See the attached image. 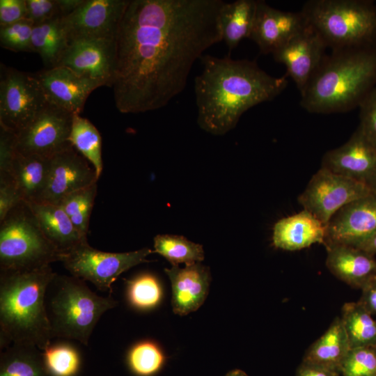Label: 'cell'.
<instances>
[{"label": "cell", "mask_w": 376, "mask_h": 376, "mask_svg": "<svg viewBox=\"0 0 376 376\" xmlns=\"http://www.w3.org/2000/svg\"><path fill=\"white\" fill-rule=\"evenodd\" d=\"M222 0H130L116 36L111 87L123 113L166 106L204 52L221 42Z\"/></svg>", "instance_id": "obj_1"}, {"label": "cell", "mask_w": 376, "mask_h": 376, "mask_svg": "<svg viewBox=\"0 0 376 376\" xmlns=\"http://www.w3.org/2000/svg\"><path fill=\"white\" fill-rule=\"evenodd\" d=\"M201 72L194 79L197 123L206 132L224 135L251 107L278 96L287 75L273 77L255 61L203 55Z\"/></svg>", "instance_id": "obj_2"}, {"label": "cell", "mask_w": 376, "mask_h": 376, "mask_svg": "<svg viewBox=\"0 0 376 376\" xmlns=\"http://www.w3.org/2000/svg\"><path fill=\"white\" fill-rule=\"evenodd\" d=\"M376 86V45L332 50L300 93V105L313 113L359 107Z\"/></svg>", "instance_id": "obj_3"}, {"label": "cell", "mask_w": 376, "mask_h": 376, "mask_svg": "<svg viewBox=\"0 0 376 376\" xmlns=\"http://www.w3.org/2000/svg\"><path fill=\"white\" fill-rule=\"evenodd\" d=\"M56 273L50 265L0 272V347L26 344L43 351L53 338L46 294Z\"/></svg>", "instance_id": "obj_4"}, {"label": "cell", "mask_w": 376, "mask_h": 376, "mask_svg": "<svg viewBox=\"0 0 376 376\" xmlns=\"http://www.w3.org/2000/svg\"><path fill=\"white\" fill-rule=\"evenodd\" d=\"M49 288L51 295L45 301L53 338L74 339L88 345L101 316L117 304L111 296L97 295L84 281L73 276L56 274Z\"/></svg>", "instance_id": "obj_5"}, {"label": "cell", "mask_w": 376, "mask_h": 376, "mask_svg": "<svg viewBox=\"0 0 376 376\" xmlns=\"http://www.w3.org/2000/svg\"><path fill=\"white\" fill-rule=\"evenodd\" d=\"M301 12L332 50L376 45V5L363 0H310Z\"/></svg>", "instance_id": "obj_6"}, {"label": "cell", "mask_w": 376, "mask_h": 376, "mask_svg": "<svg viewBox=\"0 0 376 376\" xmlns=\"http://www.w3.org/2000/svg\"><path fill=\"white\" fill-rule=\"evenodd\" d=\"M0 223L1 270H31L61 260L27 203L19 202Z\"/></svg>", "instance_id": "obj_7"}, {"label": "cell", "mask_w": 376, "mask_h": 376, "mask_svg": "<svg viewBox=\"0 0 376 376\" xmlns=\"http://www.w3.org/2000/svg\"><path fill=\"white\" fill-rule=\"evenodd\" d=\"M152 252L148 248L125 253L104 252L86 241L62 254L60 262L72 276L91 282L102 291H111V285L122 273L148 262L146 257Z\"/></svg>", "instance_id": "obj_8"}, {"label": "cell", "mask_w": 376, "mask_h": 376, "mask_svg": "<svg viewBox=\"0 0 376 376\" xmlns=\"http://www.w3.org/2000/svg\"><path fill=\"white\" fill-rule=\"evenodd\" d=\"M0 126L15 134L49 102L35 74L1 64Z\"/></svg>", "instance_id": "obj_9"}, {"label": "cell", "mask_w": 376, "mask_h": 376, "mask_svg": "<svg viewBox=\"0 0 376 376\" xmlns=\"http://www.w3.org/2000/svg\"><path fill=\"white\" fill-rule=\"evenodd\" d=\"M373 193L366 185L322 167L298 197L304 210L324 226L347 204Z\"/></svg>", "instance_id": "obj_10"}, {"label": "cell", "mask_w": 376, "mask_h": 376, "mask_svg": "<svg viewBox=\"0 0 376 376\" xmlns=\"http://www.w3.org/2000/svg\"><path fill=\"white\" fill-rule=\"evenodd\" d=\"M72 113L49 104L16 133V149L23 155L52 157L72 147L70 135Z\"/></svg>", "instance_id": "obj_11"}, {"label": "cell", "mask_w": 376, "mask_h": 376, "mask_svg": "<svg viewBox=\"0 0 376 376\" xmlns=\"http://www.w3.org/2000/svg\"><path fill=\"white\" fill-rule=\"evenodd\" d=\"M130 0H84L61 19L68 43L79 39L115 38Z\"/></svg>", "instance_id": "obj_12"}, {"label": "cell", "mask_w": 376, "mask_h": 376, "mask_svg": "<svg viewBox=\"0 0 376 376\" xmlns=\"http://www.w3.org/2000/svg\"><path fill=\"white\" fill-rule=\"evenodd\" d=\"M116 61V37L84 38L68 45L56 66L111 87Z\"/></svg>", "instance_id": "obj_13"}, {"label": "cell", "mask_w": 376, "mask_h": 376, "mask_svg": "<svg viewBox=\"0 0 376 376\" xmlns=\"http://www.w3.org/2000/svg\"><path fill=\"white\" fill-rule=\"evenodd\" d=\"M321 166L376 192V146L359 127L344 144L324 154Z\"/></svg>", "instance_id": "obj_14"}, {"label": "cell", "mask_w": 376, "mask_h": 376, "mask_svg": "<svg viewBox=\"0 0 376 376\" xmlns=\"http://www.w3.org/2000/svg\"><path fill=\"white\" fill-rule=\"evenodd\" d=\"M327 47L322 38L308 24L272 54L276 62L285 65L286 75L301 93L327 56Z\"/></svg>", "instance_id": "obj_15"}, {"label": "cell", "mask_w": 376, "mask_h": 376, "mask_svg": "<svg viewBox=\"0 0 376 376\" xmlns=\"http://www.w3.org/2000/svg\"><path fill=\"white\" fill-rule=\"evenodd\" d=\"M98 179L91 164L72 146L50 157L42 203L58 205L66 195L97 182Z\"/></svg>", "instance_id": "obj_16"}, {"label": "cell", "mask_w": 376, "mask_h": 376, "mask_svg": "<svg viewBox=\"0 0 376 376\" xmlns=\"http://www.w3.org/2000/svg\"><path fill=\"white\" fill-rule=\"evenodd\" d=\"M34 74L48 102L72 114H80L88 95L104 86L64 66L46 68Z\"/></svg>", "instance_id": "obj_17"}, {"label": "cell", "mask_w": 376, "mask_h": 376, "mask_svg": "<svg viewBox=\"0 0 376 376\" xmlns=\"http://www.w3.org/2000/svg\"><path fill=\"white\" fill-rule=\"evenodd\" d=\"M308 25L301 11H281L269 6L265 1L258 0L249 39L258 45L261 54H272Z\"/></svg>", "instance_id": "obj_18"}, {"label": "cell", "mask_w": 376, "mask_h": 376, "mask_svg": "<svg viewBox=\"0 0 376 376\" xmlns=\"http://www.w3.org/2000/svg\"><path fill=\"white\" fill-rule=\"evenodd\" d=\"M376 230V192L340 209L327 226L326 244L355 246Z\"/></svg>", "instance_id": "obj_19"}, {"label": "cell", "mask_w": 376, "mask_h": 376, "mask_svg": "<svg viewBox=\"0 0 376 376\" xmlns=\"http://www.w3.org/2000/svg\"><path fill=\"white\" fill-rule=\"evenodd\" d=\"M172 288L171 305L174 313L183 316L198 310L208 295L210 269L201 263L172 266L164 269Z\"/></svg>", "instance_id": "obj_20"}, {"label": "cell", "mask_w": 376, "mask_h": 376, "mask_svg": "<svg viewBox=\"0 0 376 376\" xmlns=\"http://www.w3.org/2000/svg\"><path fill=\"white\" fill-rule=\"evenodd\" d=\"M326 265L338 279L361 289L376 278V259L359 248L331 243L326 246Z\"/></svg>", "instance_id": "obj_21"}, {"label": "cell", "mask_w": 376, "mask_h": 376, "mask_svg": "<svg viewBox=\"0 0 376 376\" xmlns=\"http://www.w3.org/2000/svg\"><path fill=\"white\" fill-rule=\"evenodd\" d=\"M327 226L306 210L279 220L274 226L275 247L297 251L319 243L325 246Z\"/></svg>", "instance_id": "obj_22"}, {"label": "cell", "mask_w": 376, "mask_h": 376, "mask_svg": "<svg viewBox=\"0 0 376 376\" xmlns=\"http://www.w3.org/2000/svg\"><path fill=\"white\" fill-rule=\"evenodd\" d=\"M40 229L62 255L87 241L75 228L63 208L48 203H28Z\"/></svg>", "instance_id": "obj_23"}, {"label": "cell", "mask_w": 376, "mask_h": 376, "mask_svg": "<svg viewBox=\"0 0 376 376\" xmlns=\"http://www.w3.org/2000/svg\"><path fill=\"white\" fill-rule=\"evenodd\" d=\"M50 157L37 155H15L11 175L22 201L27 203H42L47 185Z\"/></svg>", "instance_id": "obj_24"}, {"label": "cell", "mask_w": 376, "mask_h": 376, "mask_svg": "<svg viewBox=\"0 0 376 376\" xmlns=\"http://www.w3.org/2000/svg\"><path fill=\"white\" fill-rule=\"evenodd\" d=\"M350 349L342 320L337 317L327 330L310 346L303 361L339 373Z\"/></svg>", "instance_id": "obj_25"}, {"label": "cell", "mask_w": 376, "mask_h": 376, "mask_svg": "<svg viewBox=\"0 0 376 376\" xmlns=\"http://www.w3.org/2000/svg\"><path fill=\"white\" fill-rule=\"evenodd\" d=\"M258 0H237L223 3L219 12V26L229 52L244 38H249L257 10Z\"/></svg>", "instance_id": "obj_26"}, {"label": "cell", "mask_w": 376, "mask_h": 376, "mask_svg": "<svg viewBox=\"0 0 376 376\" xmlns=\"http://www.w3.org/2000/svg\"><path fill=\"white\" fill-rule=\"evenodd\" d=\"M0 376H49L42 351L32 345L11 344L1 352Z\"/></svg>", "instance_id": "obj_27"}, {"label": "cell", "mask_w": 376, "mask_h": 376, "mask_svg": "<svg viewBox=\"0 0 376 376\" xmlns=\"http://www.w3.org/2000/svg\"><path fill=\"white\" fill-rule=\"evenodd\" d=\"M61 19L34 25L33 28L32 45L47 68L58 65L68 45Z\"/></svg>", "instance_id": "obj_28"}, {"label": "cell", "mask_w": 376, "mask_h": 376, "mask_svg": "<svg viewBox=\"0 0 376 376\" xmlns=\"http://www.w3.org/2000/svg\"><path fill=\"white\" fill-rule=\"evenodd\" d=\"M340 318L351 348L376 347V320L358 301L345 304Z\"/></svg>", "instance_id": "obj_29"}, {"label": "cell", "mask_w": 376, "mask_h": 376, "mask_svg": "<svg viewBox=\"0 0 376 376\" xmlns=\"http://www.w3.org/2000/svg\"><path fill=\"white\" fill-rule=\"evenodd\" d=\"M70 141L74 148L93 166L100 178L103 170L102 138L97 129L87 118L74 114Z\"/></svg>", "instance_id": "obj_30"}, {"label": "cell", "mask_w": 376, "mask_h": 376, "mask_svg": "<svg viewBox=\"0 0 376 376\" xmlns=\"http://www.w3.org/2000/svg\"><path fill=\"white\" fill-rule=\"evenodd\" d=\"M154 252L164 257L172 266L201 263L205 257L202 245L180 235H157L154 237Z\"/></svg>", "instance_id": "obj_31"}, {"label": "cell", "mask_w": 376, "mask_h": 376, "mask_svg": "<svg viewBox=\"0 0 376 376\" xmlns=\"http://www.w3.org/2000/svg\"><path fill=\"white\" fill-rule=\"evenodd\" d=\"M97 182L73 191L58 203L75 228L87 237L90 217L97 194Z\"/></svg>", "instance_id": "obj_32"}, {"label": "cell", "mask_w": 376, "mask_h": 376, "mask_svg": "<svg viewBox=\"0 0 376 376\" xmlns=\"http://www.w3.org/2000/svg\"><path fill=\"white\" fill-rule=\"evenodd\" d=\"M127 362L130 370L137 376H152L165 363V356L155 343L141 341L130 350Z\"/></svg>", "instance_id": "obj_33"}, {"label": "cell", "mask_w": 376, "mask_h": 376, "mask_svg": "<svg viewBox=\"0 0 376 376\" xmlns=\"http://www.w3.org/2000/svg\"><path fill=\"white\" fill-rule=\"evenodd\" d=\"M42 354L49 376H75L79 370L80 355L70 344H51Z\"/></svg>", "instance_id": "obj_34"}, {"label": "cell", "mask_w": 376, "mask_h": 376, "mask_svg": "<svg viewBox=\"0 0 376 376\" xmlns=\"http://www.w3.org/2000/svg\"><path fill=\"white\" fill-rule=\"evenodd\" d=\"M127 297L132 306L148 310L159 304L162 297V288L155 276L142 274L127 281Z\"/></svg>", "instance_id": "obj_35"}, {"label": "cell", "mask_w": 376, "mask_h": 376, "mask_svg": "<svg viewBox=\"0 0 376 376\" xmlns=\"http://www.w3.org/2000/svg\"><path fill=\"white\" fill-rule=\"evenodd\" d=\"M339 373L340 376H376V347L351 348Z\"/></svg>", "instance_id": "obj_36"}, {"label": "cell", "mask_w": 376, "mask_h": 376, "mask_svg": "<svg viewBox=\"0 0 376 376\" xmlns=\"http://www.w3.org/2000/svg\"><path fill=\"white\" fill-rule=\"evenodd\" d=\"M33 23L24 19L0 27V44L3 48L15 52H35L32 45Z\"/></svg>", "instance_id": "obj_37"}, {"label": "cell", "mask_w": 376, "mask_h": 376, "mask_svg": "<svg viewBox=\"0 0 376 376\" xmlns=\"http://www.w3.org/2000/svg\"><path fill=\"white\" fill-rule=\"evenodd\" d=\"M359 129L376 146V86L365 96L359 105Z\"/></svg>", "instance_id": "obj_38"}, {"label": "cell", "mask_w": 376, "mask_h": 376, "mask_svg": "<svg viewBox=\"0 0 376 376\" xmlns=\"http://www.w3.org/2000/svg\"><path fill=\"white\" fill-rule=\"evenodd\" d=\"M26 19L34 25L62 18L57 0H26Z\"/></svg>", "instance_id": "obj_39"}, {"label": "cell", "mask_w": 376, "mask_h": 376, "mask_svg": "<svg viewBox=\"0 0 376 376\" xmlns=\"http://www.w3.org/2000/svg\"><path fill=\"white\" fill-rule=\"evenodd\" d=\"M16 152V134L0 126V178L12 177V164Z\"/></svg>", "instance_id": "obj_40"}, {"label": "cell", "mask_w": 376, "mask_h": 376, "mask_svg": "<svg viewBox=\"0 0 376 376\" xmlns=\"http://www.w3.org/2000/svg\"><path fill=\"white\" fill-rule=\"evenodd\" d=\"M22 201L13 179H0V222Z\"/></svg>", "instance_id": "obj_41"}, {"label": "cell", "mask_w": 376, "mask_h": 376, "mask_svg": "<svg viewBox=\"0 0 376 376\" xmlns=\"http://www.w3.org/2000/svg\"><path fill=\"white\" fill-rule=\"evenodd\" d=\"M26 19V0L0 1V27Z\"/></svg>", "instance_id": "obj_42"}, {"label": "cell", "mask_w": 376, "mask_h": 376, "mask_svg": "<svg viewBox=\"0 0 376 376\" xmlns=\"http://www.w3.org/2000/svg\"><path fill=\"white\" fill-rule=\"evenodd\" d=\"M358 302L373 316H376V278L361 288Z\"/></svg>", "instance_id": "obj_43"}, {"label": "cell", "mask_w": 376, "mask_h": 376, "mask_svg": "<svg viewBox=\"0 0 376 376\" xmlns=\"http://www.w3.org/2000/svg\"><path fill=\"white\" fill-rule=\"evenodd\" d=\"M295 376H340L338 372L302 361L297 370Z\"/></svg>", "instance_id": "obj_44"}, {"label": "cell", "mask_w": 376, "mask_h": 376, "mask_svg": "<svg viewBox=\"0 0 376 376\" xmlns=\"http://www.w3.org/2000/svg\"><path fill=\"white\" fill-rule=\"evenodd\" d=\"M83 2L84 0H57L63 17L73 13Z\"/></svg>", "instance_id": "obj_45"}, {"label": "cell", "mask_w": 376, "mask_h": 376, "mask_svg": "<svg viewBox=\"0 0 376 376\" xmlns=\"http://www.w3.org/2000/svg\"><path fill=\"white\" fill-rule=\"evenodd\" d=\"M354 247L359 248L373 256L376 254V230L357 244Z\"/></svg>", "instance_id": "obj_46"}, {"label": "cell", "mask_w": 376, "mask_h": 376, "mask_svg": "<svg viewBox=\"0 0 376 376\" xmlns=\"http://www.w3.org/2000/svg\"><path fill=\"white\" fill-rule=\"evenodd\" d=\"M224 376H249L244 371L240 369H234L228 372Z\"/></svg>", "instance_id": "obj_47"}]
</instances>
